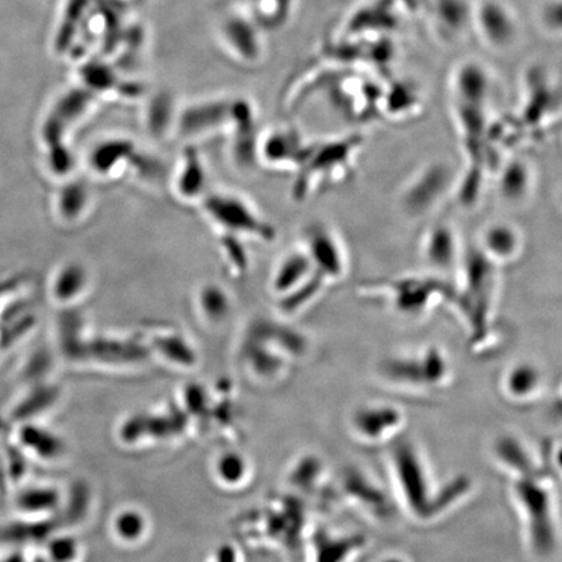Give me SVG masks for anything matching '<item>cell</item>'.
Segmentation results:
<instances>
[{
    "mask_svg": "<svg viewBox=\"0 0 562 562\" xmlns=\"http://www.w3.org/2000/svg\"><path fill=\"white\" fill-rule=\"evenodd\" d=\"M199 206L217 234L266 244L276 241V227L266 220L261 211L240 194L209 191Z\"/></svg>",
    "mask_w": 562,
    "mask_h": 562,
    "instance_id": "1",
    "label": "cell"
},
{
    "mask_svg": "<svg viewBox=\"0 0 562 562\" xmlns=\"http://www.w3.org/2000/svg\"><path fill=\"white\" fill-rule=\"evenodd\" d=\"M235 101L227 98L201 101L189 104L179 111L175 137L193 144L196 139L207 138L220 132H228Z\"/></svg>",
    "mask_w": 562,
    "mask_h": 562,
    "instance_id": "2",
    "label": "cell"
},
{
    "mask_svg": "<svg viewBox=\"0 0 562 562\" xmlns=\"http://www.w3.org/2000/svg\"><path fill=\"white\" fill-rule=\"evenodd\" d=\"M311 147L297 130L281 126L259 137V164L297 171Z\"/></svg>",
    "mask_w": 562,
    "mask_h": 562,
    "instance_id": "3",
    "label": "cell"
},
{
    "mask_svg": "<svg viewBox=\"0 0 562 562\" xmlns=\"http://www.w3.org/2000/svg\"><path fill=\"white\" fill-rule=\"evenodd\" d=\"M302 246L311 256L315 271L327 283H333L346 273V257L331 229L322 224H312L304 232Z\"/></svg>",
    "mask_w": 562,
    "mask_h": 562,
    "instance_id": "4",
    "label": "cell"
},
{
    "mask_svg": "<svg viewBox=\"0 0 562 562\" xmlns=\"http://www.w3.org/2000/svg\"><path fill=\"white\" fill-rule=\"evenodd\" d=\"M135 140L125 136L102 139L89 154V168L98 178L115 179L131 173L139 156Z\"/></svg>",
    "mask_w": 562,
    "mask_h": 562,
    "instance_id": "5",
    "label": "cell"
},
{
    "mask_svg": "<svg viewBox=\"0 0 562 562\" xmlns=\"http://www.w3.org/2000/svg\"><path fill=\"white\" fill-rule=\"evenodd\" d=\"M176 200L187 205H200L209 193V170L201 153L193 144L182 150L172 176Z\"/></svg>",
    "mask_w": 562,
    "mask_h": 562,
    "instance_id": "6",
    "label": "cell"
},
{
    "mask_svg": "<svg viewBox=\"0 0 562 562\" xmlns=\"http://www.w3.org/2000/svg\"><path fill=\"white\" fill-rule=\"evenodd\" d=\"M315 273L311 256L302 244L288 250L271 273L270 290L277 300L283 299L307 283Z\"/></svg>",
    "mask_w": 562,
    "mask_h": 562,
    "instance_id": "7",
    "label": "cell"
},
{
    "mask_svg": "<svg viewBox=\"0 0 562 562\" xmlns=\"http://www.w3.org/2000/svg\"><path fill=\"white\" fill-rule=\"evenodd\" d=\"M193 302L196 314L211 326L222 325L234 311V299L229 291L215 281H207L196 288Z\"/></svg>",
    "mask_w": 562,
    "mask_h": 562,
    "instance_id": "8",
    "label": "cell"
},
{
    "mask_svg": "<svg viewBox=\"0 0 562 562\" xmlns=\"http://www.w3.org/2000/svg\"><path fill=\"white\" fill-rule=\"evenodd\" d=\"M178 109L175 108L171 98L158 95L147 104L144 115V124L147 135L156 140H166L175 137L178 125Z\"/></svg>",
    "mask_w": 562,
    "mask_h": 562,
    "instance_id": "9",
    "label": "cell"
},
{
    "mask_svg": "<svg viewBox=\"0 0 562 562\" xmlns=\"http://www.w3.org/2000/svg\"><path fill=\"white\" fill-rule=\"evenodd\" d=\"M90 277L86 267L68 265L55 278L54 292L61 302H75L87 293Z\"/></svg>",
    "mask_w": 562,
    "mask_h": 562,
    "instance_id": "10",
    "label": "cell"
},
{
    "mask_svg": "<svg viewBox=\"0 0 562 562\" xmlns=\"http://www.w3.org/2000/svg\"><path fill=\"white\" fill-rule=\"evenodd\" d=\"M89 188L82 182H72L59 195V211L65 220L75 223L86 217L93 202Z\"/></svg>",
    "mask_w": 562,
    "mask_h": 562,
    "instance_id": "11",
    "label": "cell"
},
{
    "mask_svg": "<svg viewBox=\"0 0 562 562\" xmlns=\"http://www.w3.org/2000/svg\"><path fill=\"white\" fill-rule=\"evenodd\" d=\"M483 245L492 257L508 259L516 256L521 241L515 228L494 224L484 232Z\"/></svg>",
    "mask_w": 562,
    "mask_h": 562,
    "instance_id": "12",
    "label": "cell"
},
{
    "mask_svg": "<svg viewBox=\"0 0 562 562\" xmlns=\"http://www.w3.org/2000/svg\"><path fill=\"white\" fill-rule=\"evenodd\" d=\"M425 251L427 261L435 267H451L456 259V240L452 232L447 227L435 229L427 238Z\"/></svg>",
    "mask_w": 562,
    "mask_h": 562,
    "instance_id": "13",
    "label": "cell"
},
{
    "mask_svg": "<svg viewBox=\"0 0 562 562\" xmlns=\"http://www.w3.org/2000/svg\"><path fill=\"white\" fill-rule=\"evenodd\" d=\"M220 250L224 263L232 276L240 278L250 269V252L240 237L217 234Z\"/></svg>",
    "mask_w": 562,
    "mask_h": 562,
    "instance_id": "14",
    "label": "cell"
},
{
    "mask_svg": "<svg viewBox=\"0 0 562 562\" xmlns=\"http://www.w3.org/2000/svg\"><path fill=\"white\" fill-rule=\"evenodd\" d=\"M482 25L484 33L496 45L508 44L512 40L513 30L512 20L502 7L494 3H488L482 9Z\"/></svg>",
    "mask_w": 562,
    "mask_h": 562,
    "instance_id": "15",
    "label": "cell"
},
{
    "mask_svg": "<svg viewBox=\"0 0 562 562\" xmlns=\"http://www.w3.org/2000/svg\"><path fill=\"white\" fill-rule=\"evenodd\" d=\"M529 171L522 164H512L502 178V189L505 200L521 201L530 189Z\"/></svg>",
    "mask_w": 562,
    "mask_h": 562,
    "instance_id": "16",
    "label": "cell"
},
{
    "mask_svg": "<svg viewBox=\"0 0 562 562\" xmlns=\"http://www.w3.org/2000/svg\"><path fill=\"white\" fill-rule=\"evenodd\" d=\"M544 23L553 30H562V2H551L543 12Z\"/></svg>",
    "mask_w": 562,
    "mask_h": 562,
    "instance_id": "17",
    "label": "cell"
}]
</instances>
